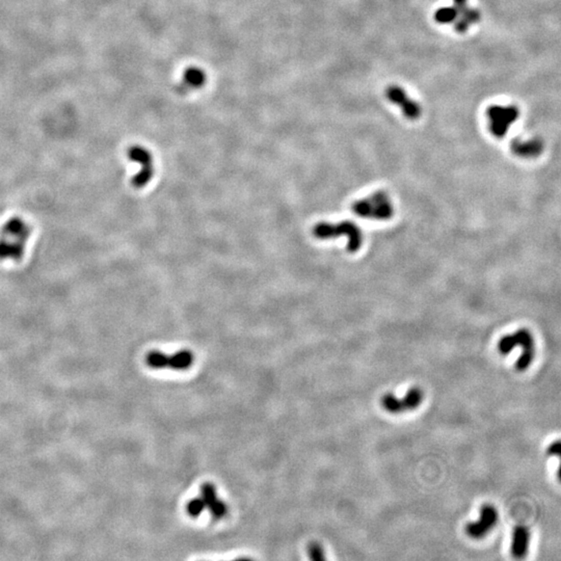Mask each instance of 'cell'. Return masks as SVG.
Listing matches in <instances>:
<instances>
[{
	"label": "cell",
	"instance_id": "obj_1",
	"mask_svg": "<svg viewBox=\"0 0 561 561\" xmlns=\"http://www.w3.org/2000/svg\"><path fill=\"white\" fill-rule=\"evenodd\" d=\"M32 229L24 218L8 219L0 231V260L19 261L23 258Z\"/></svg>",
	"mask_w": 561,
	"mask_h": 561
},
{
	"label": "cell",
	"instance_id": "obj_2",
	"mask_svg": "<svg viewBox=\"0 0 561 561\" xmlns=\"http://www.w3.org/2000/svg\"><path fill=\"white\" fill-rule=\"evenodd\" d=\"M515 347L523 349L515 363V368L519 371H525L530 367L535 354L534 339L530 331L527 328H520L514 334L502 337L498 343V349L502 354H508Z\"/></svg>",
	"mask_w": 561,
	"mask_h": 561
},
{
	"label": "cell",
	"instance_id": "obj_3",
	"mask_svg": "<svg viewBox=\"0 0 561 561\" xmlns=\"http://www.w3.org/2000/svg\"><path fill=\"white\" fill-rule=\"evenodd\" d=\"M313 233L318 239H334L343 235L347 238V251L354 253L358 251L363 244V233L361 229L350 220H343L338 223L319 222L314 229Z\"/></svg>",
	"mask_w": 561,
	"mask_h": 561
},
{
	"label": "cell",
	"instance_id": "obj_4",
	"mask_svg": "<svg viewBox=\"0 0 561 561\" xmlns=\"http://www.w3.org/2000/svg\"><path fill=\"white\" fill-rule=\"evenodd\" d=\"M352 211L360 217L375 220H388L394 215L392 201L384 191H376L365 199L354 202Z\"/></svg>",
	"mask_w": 561,
	"mask_h": 561
},
{
	"label": "cell",
	"instance_id": "obj_5",
	"mask_svg": "<svg viewBox=\"0 0 561 561\" xmlns=\"http://www.w3.org/2000/svg\"><path fill=\"white\" fill-rule=\"evenodd\" d=\"M520 111L513 105H492L487 109V119L490 133L498 139L504 138L509 127L518 120Z\"/></svg>",
	"mask_w": 561,
	"mask_h": 561
},
{
	"label": "cell",
	"instance_id": "obj_6",
	"mask_svg": "<svg viewBox=\"0 0 561 561\" xmlns=\"http://www.w3.org/2000/svg\"><path fill=\"white\" fill-rule=\"evenodd\" d=\"M127 155L130 160L139 163L141 167L140 172L132 177V185L136 188H144L150 183L154 175L153 156L151 152L140 145H134L128 149Z\"/></svg>",
	"mask_w": 561,
	"mask_h": 561
},
{
	"label": "cell",
	"instance_id": "obj_7",
	"mask_svg": "<svg viewBox=\"0 0 561 561\" xmlns=\"http://www.w3.org/2000/svg\"><path fill=\"white\" fill-rule=\"evenodd\" d=\"M423 398V391L420 388L414 387L408 391L402 399H398L391 393L385 394L382 398V406L391 414H401L406 411L416 410L422 403Z\"/></svg>",
	"mask_w": 561,
	"mask_h": 561
},
{
	"label": "cell",
	"instance_id": "obj_8",
	"mask_svg": "<svg viewBox=\"0 0 561 561\" xmlns=\"http://www.w3.org/2000/svg\"><path fill=\"white\" fill-rule=\"evenodd\" d=\"M498 511L492 505H483L480 509V518L478 521L469 523L466 526V533L474 540L483 538L498 522Z\"/></svg>",
	"mask_w": 561,
	"mask_h": 561
},
{
	"label": "cell",
	"instance_id": "obj_9",
	"mask_svg": "<svg viewBox=\"0 0 561 561\" xmlns=\"http://www.w3.org/2000/svg\"><path fill=\"white\" fill-rule=\"evenodd\" d=\"M386 97L388 100L397 105L406 118L410 120H416L421 116V106L409 97L407 92L398 85H390L386 89Z\"/></svg>",
	"mask_w": 561,
	"mask_h": 561
},
{
	"label": "cell",
	"instance_id": "obj_10",
	"mask_svg": "<svg viewBox=\"0 0 561 561\" xmlns=\"http://www.w3.org/2000/svg\"><path fill=\"white\" fill-rule=\"evenodd\" d=\"M453 6L457 12V18L453 23L454 29L459 34H465L473 24L479 22V11L470 8L468 0H453Z\"/></svg>",
	"mask_w": 561,
	"mask_h": 561
},
{
	"label": "cell",
	"instance_id": "obj_11",
	"mask_svg": "<svg viewBox=\"0 0 561 561\" xmlns=\"http://www.w3.org/2000/svg\"><path fill=\"white\" fill-rule=\"evenodd\" d=\"M529 543H530L529 529L522 525L514 527L513 532H512L511 548H510L511 555L517 559L524 558L527 555L528 550H529Z\"/></svg>",
	"mask_w": 561,
	"mask_h": 561
},
{
	"label": "cell",
	"instance_id": "obj_12",
	"mask_svg": "<svg viewBox=\"0 0 561 561\" xmlns=\"http://www.w3.org/2000/svg\"><path fill=\"white\" fill-rule=\"evenodd\" d=\"M512 152L522 158H534L542 154L544 143L541 139H532L529 141L514 140L511 144Z\"/></svg>",
	"mask_w": 561,
	"mask_h": 561
},
{
	"label": "cell",
	"instance_id": "obj_13",
	"mask_svg": "<svg viewBox=\"0 0 561 561\" xmlns=\"http://www.w3.org/2000/svg\"><path fill=\"white\" fill-rule=\"evenodd\" d=\"M193 363V354L190 350L183 349L169 356L168 367L175 370H186Z\"/></svg>",
	"mask_w": 561,
	"mask_h": 561
},
{
	"label": "cell",
	"instance_id": "obj_14",
	"mask_svg": "<svg viewBox=\"0 0 561 561\" xmlns=\"http://www.w3.org/2000/svg\"><path fill=\"white\" fill-rule=\"evenodd\" d=\"M205 79L206 76L202 70L197 68H189L185 71L183 75L182 86H184V88L187 91L200 87L205 83Z\"/></svg>",
	"mask_w": 561,
	"mask_h": 561
},
{
	"label": "cell",
	"instance_id": "obj_15",
	"mask_svg": "<svg viewBox=\"0 0 561 561\" xmlns=\"http://www.w3.org/2000/svg\"><path fill=\"white\" fill-rule=\"evenodd\" d=\"M147 365L153 369H162L168 367L169 355L158 350H153L146 356Z\"/></svg>",
	"mask_w": 561,
	"mask_h": 561
},
{
	"label": "cell",
	"instance_id": "obj_16",
	"mask_svg": "<svg viewBox=\"0 0 561 561\" xmlns=\"http://www.w3.org/2000/svg\"><path fill=\"white\" fill-rule=\"evenodd\" d=\"M435 21L439 24H453L457 18V12L452 5L451 7H443L436 11Z\"/></svg>",
	"mask_w": 561,
	"mask_h": 561
},
{
	"label": "cell",
	"instance_id": "obj_17",
	"mask_svg": "<svg viewBox=\"0 0 561 561\" xmlns=\"http://www.w3.org/2000/svg\"><path fill=\"white\" fill-rule=\"evenodd\" d=\"M205 508H206V505L202 498H194L190 500L186 505V511L192 518L199 517L204 511Z\"/></svg>",
	"mask_w": 561,
	"mask_h": 561
},
{
	"label": "cell",
	"instance_id": "obj_18",
	"mask_svg": "<svg viewBox=\"0 0 561 561\" xmlns=\"http://www.w3.org/2000/svg\"><path fill=\"white\" fill-rule=\"evenodd\" d=\"M201 495H202L201 498L203 499L206 505V508L217 498L215 486L210 482H206L201 486Z\"/></svg>",
	"mask_w": 561,
	"mask_h": 561
},
{
	"label": "cell",
	"instance_id": "obj_19",
	"mask_svg": "<svg viewBox=\"0 0 561 561\" xmlns=\"http://www.w3.org/2000/svg\"><path fill=\"white\" fill-rule=\"evenodd\" d=\"M207 508H209V510H210V512H211V514L214 519H221L228 513L227 504L223 501L218 500L217 498Z\"/></svg>",
	"mask_w": 561,
	"mask_h": 561
},
{
	"label": "cell",
	"instance_id": "obj_20",
	"mask_svg": "<svg viewBox=\"0 0 561 561\" xmlns=\"http://www.w3.org/2000/svg\"><path fill=\"white\" fill-rule=\"evenodd\" d=\"M308 553H309V557H310L311 559H313V560H323V559H325L323 549H322V547H321L319 544H317V543H312V544L309 546Z\"/></svg>",
	"mask_w": 561,
	"mask_h": 561
},
{
	"label": "cell",
	"instance_id": "obj_21",
	"mask_svg": "<svg viewBox=\"0 0 561 561\" xmlns=\"http://www.w3.org/2000/svg\"><path fill=\"white\" fill-rule=\"evenodd\" d=\"M548 455L549 456H559L560 455V442L555 441L548 447Z\"/></svg>",
	"mask_w": 561,
	"mask_h": 561
}]
</instances>
